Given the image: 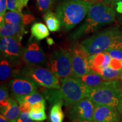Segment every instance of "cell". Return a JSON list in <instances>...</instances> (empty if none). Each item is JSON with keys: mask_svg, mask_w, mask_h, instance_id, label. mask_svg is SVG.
Returning a JSON list of instances; mask_svg holds the SVG:
<instances>
[{"mask_svg": "<svg viewBox=\"0 0 122 122\" xmlns=\"http://www.w3.org/2000/svg\"><path fill=\"white\" fill-rule=\"evenodd\" d=\"M115 18V10L109 5L104 2L91 4L84 22L72 33L71 37L77 39L93 32L101 27L112 23Z\"/></svg>", "mask_w": 122, "mask_h": 122, "instance_id": "obj_1", "label": "cell"}, {"mask_svg": "<svg viewBox=\"0 0 122 122\" xmlns=\"http://www.w3.org/2000/svg\"><path fill=\"white\" fill-rule=\"evenodd\" d=\"M91 4L85 0H63L56 10L61 27L69 30L80 23L87 15Z\"/></svg>", "mask_w": 122, "mask_h": 122, "instance_id": "obj_2", "label": "cell"}, {"mask_svg": "<svg viewBox=\"0 0 122 122\" xmlns=\"http://www.w3.org/2000/svg\"><path fill=\"white\" fill-rule=\"evenodd\" d=\"M122 84L118 80L107 81L100 87L92 89L88 97L96 105H107L117 108L122 114Z\"/></svg>", "mask_w": 122, "mask_h": 122, "instance_id": "obj_3", "label": "cell"}, {"mask_svg": "<svg viewBox=\"0 0 122 122\" xmlns=\"http://www.w3.org/2000/svg\"><path fill=\"white\" fill-rule=\"evenodd\" d=\"M122 36V32L118 27H113L84 40L80 44L88 56L105 52L117 38Z\"/></svg>", "mask_w": 122, "mask_h": 122, "instance_id": "obj_4", "label": "cell"}, {"mask_svg": "<svg viewBox=\"0 0 122 122\" xmlns=\"http://www.w3.org/2000/svg\"><path fill=\"white\" fill-rule=\"evenodd\" d=\"M61 81L62 84L59 89V92L66 107L72 106L77 102L88 97L91 89L78 77H69Z\"/></svg>", "mask_w": 122, "mask_h": 122, "instance_id": "obj_5", "label": "cell"}, {"mask_svg": "<svg viewBox=\"0 0 122 122\" xmlns=\"http://www.w3.org/2000/svg\"><path fill=\"white\" fill-rule=\"evenodd\" d=\"M14 72L28 77L40 86L45 88L59 89L61 88L59 78L50 69L45 67L25 65Z\"/></svg>", "mask_w": 122, "mask_h": 122, "instance_id": "obj_6", "label": "cell"}, {"mask_svg": "<svg viewBox=\"0 0 122 122\" xmlns=\"http://www.w3.org/2000/svg\"><path fill=\"white\" fill-rule=\"evenodd\" d=\"M48 67L61 80L73 77L71 52L63 49L54 51L50 55Z\"/></svg>", "mask_w": 122, "mask_h": 122, "instance_id": "obj_7", "label": "cell"}, {"mask_svg": "<svg viewBox=\"0 0 122 122\" xmlns=\"http://www.w3.org/2000/svg\"><path fill=\"white\" fill-rule=\"evenodd\" d=\"M9 86L12 95L17 100L36 92L39 85L28 77L14 72Z\"/></svg>", "mask_w": 122, "mask_h": 122, "instance_id": "obj_8", "label": "cell"}, {"mask_svg": "<svg viewBox=\"0 0 122 122\" xmlns=\"http://www.w3.org/2000/svg\"><path fill=\"white\" fill-rule=\"evenodd\" d=\"M96 105L91 99L86 97L75 103L70 109L68 117L73 122H93Z\"/></svg>", "mask_w": 122, "mask_h": 122, "instance_id": "obj_9", "label": "cell"}, {"mask_svg": "<svg viewBox=\"0 0 122 122\" xmlns=\"http://www.w3.org/2000/svg\"><path fill=\"white\" fill-rule=\"evenodd\" d=\"M72 55L73 77L80 78L92 71L89 65L88 58L89 56L79 46H74L71 51Z\"/></svg>", "mask_w": 122, "mask_h": 122, "instance_id": "obj_10", "label": "cell"}, {"mask_svg": "<svg viewBox=\"0 0 122 122\" xmlns=\"http://www.w3.org/2000/svg\"><path fill=\"white\" fill-rule=\"evenodd\" d=\"M21 40L22 39L18 37H1L0 41L1 57L16 62L20 57H22L23 50Z\"/></svg>", "mask_w": 122, "mask_h": 122, "instance_id": "obj_11", "label": "cell"}, {"mask_svg": "<svg viewBox=\"0 0 122 122\" xmlns=\"http://www.w3.org/2000/svg\"><path fill=\"white\" fill-rule=\"evenodd\" d=\"M21 58L26 65L48 67L45 53L36 42H32L24 49Z\"/></svg>", "mask_w": 122, "mask_h": 122, "instance_id": "obj_12", "label": "cell"}, {"mask_svg": "<svg viewBox=\"0 0 122 122\" xmlns=\"http://www.w3.org/2000/svg\"><path fill=\"white\" fill-rule=\"evenodd\" d=\"M120 112L107 105H96L92 122H121Z\"/></svg>", "mask_w": 122, "mask_h": 122, "instance_id": "obj_13", "label": "cell"}, {"mask_svg": "<svg viewBox=\"0 0 122 122\" xmlns=\"http://www.w3.org/2000/svg\"><path fill=\"white\" fill-rule=\"evenodd\" d=\"M34 17L30 14L24 15L22 11H9L6 13L2 19L0 20V25L3 24H30L34 20Z\"/></svg>", "mask_w": 122, "mask_h": 122, "instance_id": "obj_14", "label": "cell"}, {"mask_svg": "<svg viewBox=\"0 0 122 122\" xmlns=\"http://www.w3.org/2000/svg\"><path fill=\"white\" fill-rule=\"evenodd\" d=\"M0 36L1 37H11L22 39L27 31L25 25L23 24H3L0 25Z\"/></svg>", "mask_w": 122, "mask_h": 122, "instance_id": "obj_15", "label": "cell"}, {"mask_svg": "<svg viewBox=\"0 0 122 122\" xmlns=\"http://www.w3.org/2000/svg\"><path fill=\"white\" fill-rule=\"evenodd\" d=\"M20 112L17 102L13 98H9L7 105L1 107V114L10 122H16Z\"/></svg>", "mask_w": 122, "mask_h": 122, "instance_id": "obj_16", "label": "cell"}, {"mask_svg": "<svg viewBox=\"0 0 122 122\" xmlns=\"http://www.w3.org/2000/svg\"><path fill=\"white\" fill-rule=\"evenodd\" d=\"M111 58L106 52L89 56L88 61L91 68H104L109 66Z\"/></svg>", "mask_w": 122, "mask_h": 122, "instance_id": "obj_17", "label": "cell"}, {"mask_svg": "<svg viewBox=\"0 0 122 122\" xmlns=\"http://www.w3.org/2000/svg\"><path fill=\"white\" fill-rule=\"evenodd\" d=\"M80 79L83 83L91 89L100 87L107 81L100 75L94 72L93 71L82 76Z\"/></svg>", "mask_w": 122, "mask_h": 122, "instance_id": "obj_18", "label": "cell"}, {"mask_svg": "<svg viewBox=\"0 0 122 122\" xmlns=\"http://www.w3.org/2000/svg\"><path fill=\"white\" fill-rule=\"evenodd\" d=\"M91 69L94 72L100 75L106 81L118 80L119 79L122 71V70H114L109 66L104 68L93 67Z\"/></svg>", "mask_w": 122, "mask_h": 122, "instance_id": "obj_19", "label": "cell"}, {"mask_svg": "<svg viewBox=\"0 0 122 122\" xmlns=\"http://www.w3.org/2000/svg\"><path fill=\"white\" fill-rule=\"evenodd\" d=\"M44 20L49 30L51 32H57L60 30L61 22L56 14L52 11H47L44 15Z\"/></svg>", "mask_w": 122, "mask_h": 122, "instance_id": "obj_20", "label": "cell"}, {"mask_svg": "<svg viewBox=\"0 0 122 122\" xmlns=\"http://www.w3.org/2000/svg\"><path fill=\"white\" fill-rule=\"evenodd\" d=\"M48 27L42 23H35L30 29L32 36L37 40H43L49 36V30Z\"/></svg>", "mask_w": 122, "mask_h": 122, "instance_id": "obj_21", "label": "cell"}, {"mask_svg": "<svg viewBox=\"0 0 122 122\" xmlns=\"http://www.w3.org/2000/svg\"><path fill=\"white\" fill-rule=\"evenodd\" d=\"M63 101L61 100L53 105L50 109L49 118L51 122H62L65 118L62 107Z\"/></svg>", "mask_w": 122, "mask_h": 122, "instance_id": "obj_22", "label": "cell"}, {"mask_svg": "<svg viewBox=\"0 0 122 122\" xmlns=\"http://www.w3.org/2000/svg\"><path fill=\"white\" fill-rule=\"evenodd\" d=\"M12 75L11 64L6 58H3L0 63V79L1 82L5 81Z\"/></svg>", "mask_w": 122, "mask_h": 122, "instance_id": "obj_23", "label": "cell"}, {"mask_svg": "<svg viewBox=\"0 0 122 122\" xmlns=\"http://www.w3.org/2000/svg\"><path fill=\"white\" fill-rule=\"evenodd\" d=\"M16 101H17L19 105L24 102H27L30 103L31 105L34 104L35 103L39 102L45 101L43 95L37 92V91L35 92L32 94H29V95L25 96V97L18 98Z\"/></svg>", "mask_w": 122, "mask_h": 122, "instance_id": "obj_24", "label": "cell"}, {"mask_svg": "<svg viewBox=\"0 0 122 122\" xmlns=\"http://www.w3.org/2000/svg\"><path fill=\"white\" fill-rule=\"evenodd\" d=\"M54 2L55 0H36L38 9L43 13L50 11Z\"/></svg>", "mask_w": 122, "mask_h": 122, "instance_id": "obj_25", "label": "cell"}, {"mask_svg": "<svg viewBox=\"0 0 122 122\" xmlns=\"http://www.w3.org/2000/svg\"><path fill=\"white\" fill-rule=\"evenodd\" d=\"M29 116L32 120L35 121H43L47 118L45 110L35 111L30 110L29 112Z\"/></svg>", "mask_w": 122, "mask_h": 122, "instance_id": "obj_26", "label": "cell"}, {"mask_svg": "<svg viewBox=\"0 0 122 122\" xmlns=\"http://www.w3.org/2000/svg\"><path fill=\"white\" fill-rule=\"evenodd\" d=\"M9 95L7 88L4 85H1L0 88V106L4 107L7 105Z\"/></svg>", "mask_w": 122, "mask_h": 122, "instance_id": "obj_27", "label": "cell"}, {"mask_svg": "<svg viewBox=\"0 0 122 122\" xmlns=\"http://www.w3.org/2000/svg\"><path fill=\"white\" fill-rule=\"evenodd\" d=\"M7 10L9 11H22L23 7L22 6L18 0H6Z\"/></svg>", "mask_w": 122, "mask_h": 122, "instance_id": "obj_28", "label": "cell"}, {"mask_svg": "<svg viewBox=\"0 0 122 122\" xmlns=\"http://www.w3.org/2000/svg\"><path fill=\"white\" fill-rule=\"evenodd\" d=\"M105 52L108 53L111 58L122 60V50L109 49Z\"/></svg>", "mask_w": 122, "mask_h": 122, "instance_id": "obj_29", "label": "cell"}, {"mask_svg": "<svg viewBox=\"0 0 122 122\" xmlns=\"http://www.w3.org/2000/svg\"><path fill=\"white\" fill-rule=\"evenodd\" d=\"M109 67L114 70H122V60L111 58Z\"/></svg>", "mask_w": 122, "mask_h": 122, "instance_id": "obj_30", "label": "cell"}, {"mask_svg": "<svg viewBox=\"0 0 122 122\" xmlns=\"http://www.w3.org/2000/svg\"><path fill=\"white\" fill-rule=\"evenodd\" d=\"M29 112L27 111L20 112L16 122H32V120L30 118Z\"/></svg>", "mask_w": 122, "mask_h": 122, "instance_id": "obj_31", "label": "cell"}, {"mask_svg": "<svg viewBox=\"0 0 122 122\" xmlns=\"http://www.w3.org/2000/svg\"><path fill=\"white\" fill-rule=\"evenodd\" d=\"M7 1L6 0H0V20L2 19L6 13Z\"/></svg>", "mask_w": 122, "mask_h": 122, "instance_id": "obj_32", "label": "cell"}, {"mask_svg": "<svg viewBox=\"0 0 122 122\" xmlns=\"http://www.w3.org/2000/svg\"><path fill=\"white\" fill-rule=\"evenodd\" d=\"M46 103L45 101L39 102L35 103L31 105V110L35 111H41L45 110Z\"/></svg>", "mask_w": 122, "mask_h": 122, "instance_id": "obj_33", "label": "cell"}, {"mask_svg": "<svg viewBox=\"0 0 122 122\" xmlns=\"http://www.w3.org/2000/svg\"><path fill=\"white\" fill-rule=\"evenodd\" d=\"M19 107L20 109L21 112L22 111H27L30 112L31 110V105L27 102H24L19 105Z\"/></svg>", "mask_w": 122, "mask_h": 122, "instance_id": "obj_34", "label": "cell"}, {"mask_svg": "<svg viewBox=\"0 0 122 122\" xmlns=\"http://www.w3.org/2000/svg\"><path fill=\"white\" fill-rule=\"evenodd\" d=\"M113 6L115 7L116 11L119 14H122V0H119Z\"/></svg>", "mask_w": 122, "mask_h": 122, "instance_id": "obj_35", "label": "cell"}, {"mask_svg": "<svg viewBox=\"0 0 122 122\" xmlns=\"http://www.w3.org/2000/svg\"><path fill=\"white\" fill-rule=\"evenodd\" d=\"M102 1L105 4L107 5H111L113 6L119 0H102Z\"/></svg>", "mask_w": 122, "mask_h": 122, "instance_id": "obj_36", "label": "cell"}, {"mask_svg": "<svg viewBox=\"0 0 122 122\" xmlns=\"http://www.w3.org/2000/svg\"><path fill=\"white\" fill-rule=\"evenodd\" d=\"M20 4L23 7L26 6L27 4H28L29 0H18Z\"/></svg>", "mask_w": 122, "mask_h": 122, "instance_id": "obj_37", "label": "cell"}, {"mask_svg": "<svg viewBox=\"0 0 122 122\" xmlns=\"http://www.w3.org/2000/svg\"><path fill=\"white\" fill-rule=\"evenodd\" d=\"M0 122H10L9 120H7L2 114L0 115Z\"/></svg>", "mask_w": 122, "mask_h": 122, "instance_id": "obj_38", "label": "cell"}, {"mask_svg": "<svg viewBox=\"0 0 122 122\" xmlns=\"http://www.w3.org/2000/svg\"><path fill=\"white\" fill-rule=\"evenodd\" d=\"M47 42H48L49 45H51L54 44V41H53V40L52 39H51V38H48V39H47Z\"/></svg>", "mask_w": 122, "mask_h": 122, "instance_id": "obj_39", "label": "cell"}, {"mask_svg": "<svg viewBox=\"0 0 122 122\" xmlns=\"http://www.w3.org/2000/svg\"><path fill=\"white\" fill-rule=\"evenodd\" d=\"M119 79L120 80V82H121V84H122V70L121 72H120Z\"/></svg>", "mask_w": 122, "mask_h": 122, "instance_id": "obj_40", "label": "cell"}, {"mask_svg": "<svg viewBox=\"0 0 122 122\" xmlns=\"http://www.w3.org/2000/svg\"><path fill=\"white\" fill-rule=\"evenodd\" d=\"M92 122L89 121H83V122Z\"/></svg>", "mask_w": 122, "mask_h": 122, "instance_id": "obj_41", "label": "cell"}, {"mask_svg": "<svg viewBox=\"0 0 122 122\" xmlns=\"http://www.w3.org/2000/svg\"></svg>", "mask_w": 122, "mask_h": 122, "instance_id": "obj_42", "label": "cell"}]
</instances>
